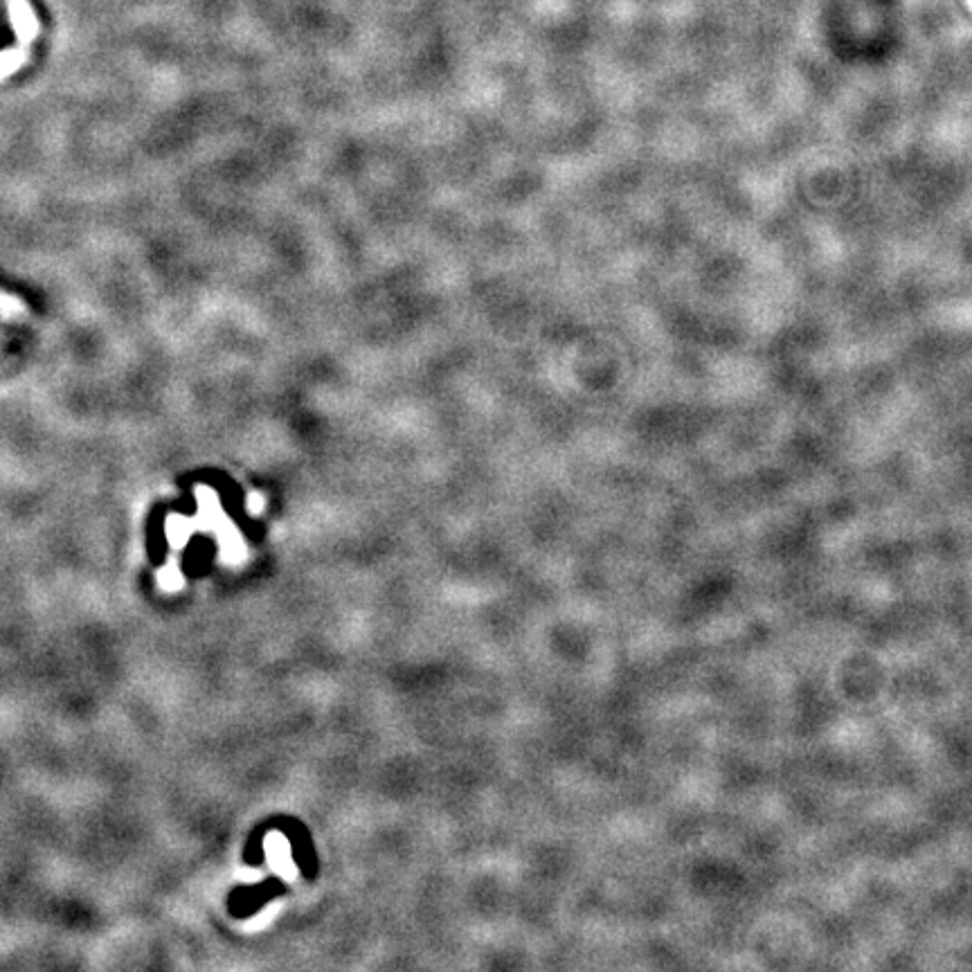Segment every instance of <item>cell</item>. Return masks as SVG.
Listing matches in <instances>:
<instances>
[{
  "instance_id": "obj_1",
  "label": "cell",
  "mask_w": 972,
  "mask_h": 972,
  "mask_svg": "<svg viewBox=\"0 0 972 972\" xmlns=\"http://www.w3.org/2000/svg\"><path fill=\"white\" fill-rule=\"evenodd\" d=\"M266 858L279 876L293 878L295 876V862L291 855V844L286 842L282 833H270L266 837Z\"/></svg>"
},
{
  "instance_id": "obj_2",
  "label": "cell",
  "mask_w": 972,
  "mask_h": 972,
  "mask_svg": "<svg viewBox=\"0 0 972 972\" xmlns=\"http://www.w3.org/2000/svg\"><path fill=\"white\" fill-rule=\"evenodd\" d=\"M221 554L225 563H241L246 556V547L241 543V536L232 527L221 529Z\"/></svg>"
},
{
  "instance_id": "obj_3",
  "label": "cell",
  "mask_w": 972,
  "mask_h": 972,
  "mask_svg": "<svg viewBox=\"0 0 972 972\" xmlns=\"http://www.w3.org/2000/svg\"><path fill=\"white\" fill-rule=\"evenodd\" d=\"M27 318V306L23 300L0 291V320L7 322H23Z\"/></svg>"
},
{
  "instance_id": "obj_4",
  "label": "cell",
  "mask_w": 972,
  "mask_h": 972,
  "mask_svg": "<svg viewBox=\"0 0 972 972\" xmlns=\"http://www.w3.org/2000/svg\"><path fill=\"white\" fill-rule=\"evenodd\" d=\"M160 581L165 583L169 590H176V588H180V585H183V574H180V572L176 570V567L171 565L165 574H160Z\"/></svg>"
}]
</instances>
